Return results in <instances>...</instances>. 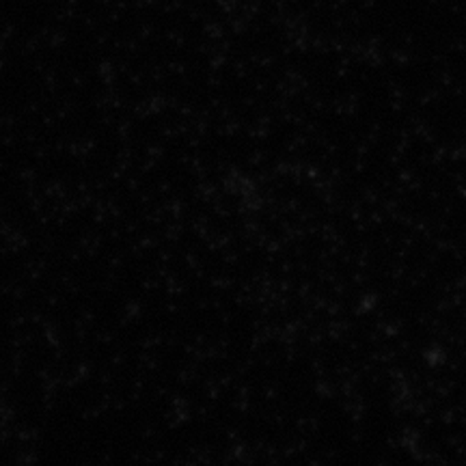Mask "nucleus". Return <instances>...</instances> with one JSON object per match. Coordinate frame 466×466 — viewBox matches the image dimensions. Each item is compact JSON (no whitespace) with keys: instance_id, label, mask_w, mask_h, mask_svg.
<instances>
[]
</instances>
